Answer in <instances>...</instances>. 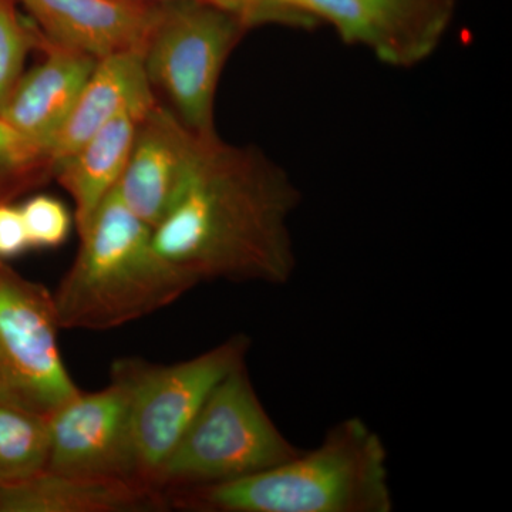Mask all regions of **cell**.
Returning <instances> with one entry per match:
<instances>
[{
  "mask_svg": "<svg viewBox=\"0 0 512 512\" xmlns=\"http://www.w3.org/2000/svg\"><path fill=\"white\" fill-rule=\"evenodd\" d=\"M299 201L298 188L279 165L214 134L153 228L154 245L198 282L285 285L295 272L289 220Z\"/></svg>",
  "mask_w": 512,
  "mask_h": 512,
  "instance_id": "cell-1",
  "label": "cell"
},
{
  "mask_svg": "<svg viewBox=\"0 0 512 512\" xmlns=\"http://www.w3.org/2000/svg\"><path fill=\"white\" fill-rule=\"evenodd\" d=\"M387 461L382 437L350 417L278 466L167 495L170 507L197 512H392Z\"/></svg>",
  "mask_w": 512,
  "mask_h": 512,
  "instance_id": "cell-2",
  "label": "cell"
},
{
  "mask_svg": "<svg viewBox=\"0 0 512 512\" xmlns=\"http://www.w3.org/2000/svg\"><path fill=\"white\" fill-rule=\"evenodd\" d=\"M198 284L157 251L153 228L116 187L80 234L53 303L60 329L109 330L160 311Z\"/></svg>",
  "mask_w": 512,
  "mask_h": 512,
  "instance_id": "cell-3",
  "label": "cell"
},
{
  "mask_svg": "<svg viewBox=\"0 0 512 512\" xmlns=\"http://www.w3.org/2000/svg\"><path fill=\"white\" fill-rule=\"evenodd\" d=\"M262 406L242 363L228 373L192 420L153 485L165 494L251 476L298 456Z\"/></svg>",
  "mask_w": 512,
  "mask_h": 512,
  "instance_id": "cell-4",
  "label": "cell"
},
{
  "mask_svg": "<svg viewBox=\"0 0 512 512\" xmlns=\"http://www.w3.org/2000/svg\"><path fill=\"white\" fill-rule=\"evenodd\" d=\"M247 25L235 13L202 2L164 3L144 47L154 93L198 136H214V104L222 70Z\"/></svg>",
  "mask_w": 512,
  "mask_h": 512,
  "instance_id": "cell-5",
  "label": "cell"
},
{
  "mask_svg": "<svg viewBox=\"0 0 512 512\" xmlns=\"http://www.w3.org/2000/svg\"><path fill=\"white\" fill-rule=\"evenodd\" d=\"M248 349L247 336L238 335L175 365L131 357L114 362L111 379L127 390L131 443L141 480L153 485L158 468L173 453L212 389L245 363Z\"/></svg>",
  "mask_w": 512,
  "mask_h": 512,
  "instance_id": "cell-6",
  "label": "cell"
},
{
  "mask_svg": "<svg viewBox=\"0 0 512 512\" xmlns=\"http://www.w3.org/2000/svg\"><path fill=\"white\" fill-rule=\"evenodd\" d=\"M53 293L0 261V404L49 417L80 392L60 355Z\"/></svg>",
  "mask_w": 512,
  "mask_h": 512,
  "instance_id": "cell-7",
  "label": "cell"
},
{
  "mask_svg": "<svg viewBox=\"0 0 512 512\" xmlns=\"http://www.w3.org/2000/svg\"><path fill=\"white\" fill-rule=\"evenodd\" d=\"M47 421L46 470L67 476L143 481L131 443L127 390L119 380L111 379L110 386L99 392L80 390Z\"/></svg>",
  "mask_w": 512,
  "mask_h": 512,
  "instance_id": "cell-8",
  "label": "cell"
},
{
  "mask_svg": "<svg viewBox=\"0 0 512 512\" xmlns=\"http://www.w3.org/2000/svg\"><path fill=\"white\" fill-rule=\"evenodd\" d=\"M207 137L195 134L160 103L138 123L117 191L130 211L151 228L177 200Z\"/></svg>",
  "mask_w": 512,
  "mask_h": 512,
  "instance_id": "cell-9",
  "label": "cell"
},
{
  "mask_svg": "<svg viewBox=\"0 0 512 512\" xmlns=\"http://www.w3.org/2000/svg\"><path fill=\"white\" fill-rule=\"evenodd\" d=\"M53 45L99 60L144 52L164 3L136 0H19Z\"/></svg>",
  "mask_w": 512,
  "mask_h": 512,
  "instance_id": "cell-10",
  "label": "cell"
},
{
  "mask_svg": "<svg viewBox=\"0 0 512 512\" xmlns=\"http://www.w3.org/2000/svg\"><path fill=\"white\" fill-rule=\"evenodd\" d=\"M42 46L45 59L20 77L0 109V120L49 156L97 60L53 45L43 36Z\"/></svg>",
  "mask_w": 512,
  "mask_h": 512,
  "instance_id": "cell-11",
  "label": "cell"
},
{
  "mask_svg": "<svg viewBox=\"0 0 512 512\" xmlns=\"http://www.w3.org/2000/svg\"><path fill=\"white\" fill-rule=\"evenodd\" d=\"M157 103L144 52L131 50L97 60L69 119L50 147L52 168L110 121L127 113L146 116Z\"/></svg>",
  "mask_w": 512,
  "mask_h": 512,
  "instance_id": "cell-12",
  "label": "cell"
},
{
  "mask_svg": "<svg viewBox=\"0 0 512 512\" xmlns=\"http://www.w3.org/2000/svg\"><path fill=\"white\" fill-rule=\"evenodd\" d=\"M170 507L154 485L121 478L67 476L45 470L0 487V512H150Z\"/></svg>",
  "mask_w": 512,
  "mask_h": 512,
  "instance_id": "cell-13",
  "label": "cell"
},
{
  "mask_svg": "<svg viewBox=\"0 0 512 512\" xmlns=\"http://www.w3.org/2000/svg\"><path fill=\"white\" fill-rule=\"evenodd\" d=\"M143 117L134 113L117 117L53 165V177L72 195L79 234L86 231L101 202L119 184Z\"/></svg>",
  "mask_w": 512,
  "mask_h": 512,
  "instance_id": "cell-14",
  "label": "cell"
},
{
  "mask_svg": "<svg viewBox=\"0 0 512 512\" xmlns=\"http://www.w3.org/2000/svg\"><path fill=\"white\" fill-rule=\"evenodd\" d=\"M394 50V66L426 59L439 45L451 16V0H366Z\"/></svg>",
  "mask_w": 512,
  "mask_h": 512,
  "instance_id": "cell-15",
  "label": "cell"
},
{
  "mask_svg": "<svg viewBox=\"0 0 512 512\" xmlns=\"http://www.w3.org/2000/svg\"><path fill=\"white\" fill-rule=\"evenodd\" d=\"M49 461V421L0 404V487L43 473Z\"/></svg>",
  "mask_w": 512,
  "mask_h": 512,
  "instance_id": "cell-16",
  "label": "cell"
},
{
  "mask_svg": "<svg viewBox=\"0 0 512 512\" xmlns=\"http://www.w3.org/2000/svg\"><path fill=\"white\" fill-rule=\"evenodd\" d=\"M284 6L309 20H326L345 42L365 46L383 62L396 64L392 42L366 0H285Z\"/></svg>",
  "mask_w": 512,
  "mask_h": 512,
  "instance_id": "cell-17",
  "label": "cell"
},
{
  "mask_svg": "<svg viewBox=\"0 0 512 512\" xmlns=\"http://www.w3.org/2000/svg\"><path fill=\"white\" fill-rule=\"evenodd\" d=\"M52 175V164L45 151L19 136L0 120V200L26 190Z\"/></svg>",
  "mask_w": 512,
  "mask_h": 512,
  "instance_id": "cell-18",
  "label": "cell"
},
{
  "mask_svg": "<svg viewBox=\"0 0 512 512\" xmlns=\"http://www.w3.org/2000/svg\"><path fill=\"white\" fill-rule=\"evenodd\" d=\"M36 37L16 10L15 0H0V109L23 76Z\"/></svg>",
  "mask_w": 512,
  "mask_h": 512,
  "instance_id": "cell-19",
  "label": "cell"
},
{
  "mask_svg": "<svg viewBox=\"0 0 512 512\" xmlns=\"http://www.w3.org/2000/svg\"><path fill=\"white\" fill-rule=\"evenodd\" d=\"M30 248H57L69 238L73 218L66 205L52 195H36L20 205Z\"/></svg>",
  "mask_w": 512,
  "mask_h": 512,
  "instance_id": "cell-20",
  "label": "cell"
},
{
  "mask_svg": "<svg viewBox=\"0 0 512 512\" xmlns=\"http://www.w3.org/2000/svg\"><path fill=\"white\" fill-rule=\"evenodd\" d=\"M28 234L19 207L0 200V261L15 258L29 249Z\"/></svg>",
  "mask_w": 512,
  "mask_h": 512,
  "instance_id": "cell-21",
  "label": "cell"
},
{
  "mask_svg": "<svg viewBox=\"0 0 512 512\" xmlns=\"http://www.w3.org/2000/svg\"><path fill=\"white\" fill-rule=\"evenodd\" d=\"M210 3L235 13L247 28L259 23L276 22L269 0H210Z\"/></svg>",
  "mask_w": 512,
  "mask_h": 512,
  "instance_id": "cell-22",
  "label": "cell"
},
{
  "mask_svg": "<svg viewBox=\"0 0 512 512\" xmlns=\"http://www.w3.org/2000/svg\"><path fill=\"white\" fill-rule=\"evenodd\" d=\"M285 0H269L271 3V8L274 10V15L276 18V23H299V25H303L305 22H311V20L303 18L301 15H296V13L291 12L284 6Z\"/></svg>",
  "mask_w": 512,
  "mask_h": 512,
  "instance_id": "cell-23",
  "label": "cell"
},
{
  "mask_svg": "<svg viewBox=\"0 0 512 512\" xmlns=\"http://www.w3.org/2000/svg\"><path fill=\"white\" fill-rule=\"evenodd\" d=\"M136 2H147V3H167L175 2V0H136ZM202 2L210 3V0H202Z\"/></svg>",
  "mask_w": 512,
  "mask_h": 512,
  "instance_id": "cell-24",
  "label": "cell"
}]
</instances>
